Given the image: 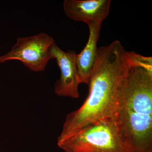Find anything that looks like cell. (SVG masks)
Returning <instances> with one entry per match:
<instances>
[{
	"label": "cell",
	"mask_w": 152,
	"mask_h": 152,
	"mask_svg": "<svg viewBox=\"0 0 152 152\" xmlns=\"http://www.w3.org/2000/svg\"><path fill=\"white\" fill-rule=\"evenodd\" d=\"M126 52L118 40L98 48L88 97L80 108L68 114L58 141L95 123L115 120L118 91L130 67Z\"/></svg>",
	"instance_id": "cell-1"
},
{
	"label": "cell",
	"mask_w": 152,
	"mask_h": 152,
	"mask_svg": "<svg viewBox=\"0 0 152 152\" xmlns=\"http://www.w3.org/2000/svg\"><path fill=\"white\" fill-rule=\"evenodd\" d=\"M115 121L129 152H152V72L130 66L117 95Z\"/></svg>",
	"instance_id": "cell-2"
},
{
	"label": "cell",
	"mask_w": 152,
	"mask_h": 152,
	"mask_svg": "<svg viewBox=\"0 0 152 152\" xmlns=\"http://www.w3.org/2000/svg\"><path fill=\"white\" fill-rule=\"evenodd\" d=\"M66 152H129L119 134L115 120L87 126L58 141Z\"/></svg>",
	"instance_id": "cell-3"
},
{
	"label": "cell",
	"mask_w": 152,
	"mask_h": 152,
	"mask_svg": "<svg viewBox=\"0 0 152 152\" xmlns=\"http://www.w3.org/2000/svg\"><path fill=\"white\" fill-rule=\"evenodd\" d=\"M55 44L53 38L43 32L19 37L10 51L0 57V64L17 60L30 70L36 72H43L49 61L53 59L52 51Z\"/></svg>",
	"instance_id": "cell-4"
},
{
	"label": "cell",
	"mask_w": 152,
	"mask_h": 152,
	"mask_svg": "<svg viewBox=\"0 0 152 152\" xmlns=\"http://www.w3.org/2000/svg\"><path fill=\"white\" fill-rule=\"evenodd\" d=\"M52 53L61 72L59 79L55 84V94L58 96L77 99L81 83L76 64L77 54L74 51H64L56 43Z\"/></svg>",
	"instance_id": "cell-5"
},
{
	"label": "cell",
	"mask_w": 152,
	"mask_h": 152,
	"mask_svg": "<svg viewBox=\"0 0 152 152\" xmlns=\"http://www.w3.org/2000/svg\"><path fill=\"white\" fill-rule=\"evenodd\" d=\"M110 0H65L64 12L69 18L87 25L102 23L110 12Z\"/></svg>",
	"instance_id": "cell-6"
},
{
	"label": "cell",
	"mask_w": 152,
	"mask_h": 152,
	"mask_svg": "<svg viewBox=\"0 0 152 152\" xmlns=\"http://www.w3.org/2000/svg\"><path fill=\"white\" fill-rule=\"evenodd\" d=\"M89 31L88 39L81 52L77 55L76 64L81 84H88L94 66L98 40L100 37L102 23H92L88 25Z\"/></svg>",
	"instance_id": "cell-7"
},
{
	"label": "cell",
	"mask_w": 152,
	"mask_h": 152,
	"mask_svg": "<svg viewBox=\"0 0 152 152\" xmlns=\"http://www.w3.org/2000/svg\"><path fill=\"white\" fill-rule=\"evenodd\" d=\"M126 57L130 66L140 67L152 72L151 57L144 56L133 52H127Z\"/></svg>",
	"instance_id": "cell-8"
}]
</instances>
